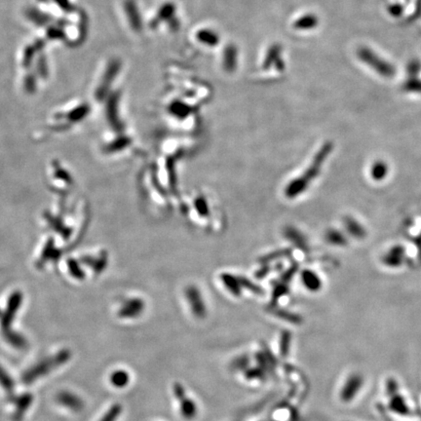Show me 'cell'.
Wrapping results in <instances>:
<instances>
[{"label": "cell", "mask_w": 421, "mask_h": 421, "mask_svg": "<svg viewBox=\"0 0 421 421\" xmlns=\"http://www.w3.org/2000/svg\"><path fill=\"white\" fill-rule=\"evenodd\" d=\"M0 384L7 393H12L14 390V381L12 377L0 366Z\"/></svg>", "instance_id": "obj_18"}, {"label": "cell", "mask_w": 421, "mask_h": 421, "mask_svg": "<svg viewBox=\"0 0 421 421\" xmlns=\"http://www.w3.org/2000/svg\"><path fill=\"white\" fill-rule=\"evenodd\" d=\"M174 15H175V5L172 2H167L161 6L156 17L151 20L150 26L152 28H155L163 20L170 21L174 18Z\"/></svg>", "instance_id": "obj_6"}, {"label": "cell", "mask_w": 421, "mask_h": 421, "mask_svg": "<svg viewBox=\"0 0 421 421\" xmlns=\"http://www.w3.org/2000/svg\"><path fill=\"white\" fill-rule=\"evenodd\" d=\"M57 401L62 406L71 409L73 411H79L84 407V402L80 399V397H78L77 395L71 392L63 391L58 393L57 397Z\"/></svg>", "instance_id": "obj_4"}, {"label": "cell", "mask_w": 421, "mask_h": 421, "mask_svg": "<svg viewBox=\"0 0 421 421\" xmlns=\"http://www.w3.org/2000/svg\"><path fill=\"white\" fill-rule=\"evenodd\" d=\"M120 67H121L120 60L113 59V60L110 61V63L108 64V66L106 68V71L104 73L102 82L99 85V88L97 89V92H96V95L99 97H103L106 95V93H107L108 89L110 88V86H111V84H112L115 76L118 74V72L120 70Z\"/></svg>", "instance_id": "obj_2"}, {"label": "cell", "mask_w": 421, "mask_h": 421, "mask_svg": "<svg viewBox=\"0 0 421 421\" xmlns=\"http://www.w3.org/2000/svg\"><path fill=\"white\" fill-rule=\"evenodd\" d=\"M32 402V396L26 394L19 397L16 404H17V410L15 411L16 418H21L26 409L29 407L30 403Z\"/></svg>", "instance_id": "obj_14"}, {"label": "cell", "mask_w": 421, "mask_h": 421, "mask_svg": "<svg viewBox=\"0 0 421 421\" xmlns=\"http://www.w3.org/2000/svg\"><path fill=\"white\" fill-rule=\"evenodd\" d=\"M390 407L393 411L398 412L400 414H407L408 413V407L406 406V403L404 402L403 399L401 396H394L390 402Z\"/></svg>", "instance_id": "obj_15"}, {"label": "cell", "mask_w": 421, "mask_h": 421, "mask_svg": "<svg viewBox=\"0 0 421 421\" xmlns=\"http://www.w3.org/2000/svg\"><path fill=\"white\" fill-rule=\"evenodd\" d=\"M170 111L174 116H177L178 118H183L190 112V108L188 105H186L183 102L180 101H174L170 105Z\"/></svg>", "instance_id": "obj_16"}, {"label": "cell", "mask_w": 421, "mask_h": 421, "mask_svg": "<svg viewBox=\"0 0 421 421\" xmlns=\"http://www.w3.org/2000/svg\"><path fill=\"white\" fill-rule=\"evenodd\" d=\"M4 336H5L6 340H7L10 344H12L14 347H17V348H23V347L26 345V340H25V338H24L23 336H21L20 334H18V333H15V332L7 331V332L5 333Z\"/></svg>", "instance_id": "obj_17"}, {"label": "cell", "mask_w": 421, "mask_h": 421, "mask_svg": "<svg viewBox=\"0 0 421 421\" xmlns=\"http://www.w3.org/2000/svg\"><path fill=\"white\" fill-rule=\"evenodd\" d=\"M188 297H189V301H190L193 313L198 317H203L206 313V309H205L204 302H202V299H201L199 292L196 289L191 288L188 290Z\"/></svg>", "instance_id": "obj_9"}, {"label": "cell", "mask_w": 421, "mask_h": 421, "mask_svg": "<svg viewBox=\"0 0 421 421\" xmlns=\"http://www.w3.org/2000/svg\"><path fill=\"white\" fill-rule=\"evenodd\" d=\"M362 383H363V380L360 376H358V375L351 376L347 380L345 386L343 387V389L341 391V394H340L341 400L344 402H348V401L352 400L353 397L357 394L358 390L361 388Z\"/></svg>", "instance_id": "obj_7"}, {"label": "cell", "mask_w": 421, "mask_h": 421, "mask_svg": "<svg viewBox=\"0 0 421 421\" xmlns=\"http://www.w3.org/2000/svg\"><path fill=\"white\" fill-rule=\"evenodd\" d=\"M110 381L111 384L117 388H123L125 386L128 385L129 381H130V376L129 373L126 370L123 369H118L112 372L111 376H110Z\"/></svg>", "instance_id": "obj_13"}, {"label": "cell", "mask_w": 421, "mask_h": 421, "mask_svg": "<svg viewBox=\"0 0 421 421\" xmlns=\"http://www.w3.org/2000/svg\"><path fill=\"white\" fill-rule=\"evenodd\" d=\"M316 23L315 18L311 17V16H306V17H302L301 19H299L297 21H295L294 26L296 28L299 29H303V28H310L313 27Z\"/></svg>", "instance_id": "obj_21"}, {"label": "cell", "mask_w": 421, "mask_h": 421, "mask_svg": "<svg viewBox=\"0 0 421 421\" xmlns=\"http://www.w3.org/2000/svg\"><path fill=\"white\" fill-rule=\"evenodd\" d=\"M237 48L229 44L223 51V67L227 72H233L237 66Z\"/></svg>", "instance_id": "obj_8"}, {"label": "cell", "mask_w": 421, "mask_h": 421, "mask_svg": "<svg viewBox=\"0 0 421 421\" xmlns=\"http://www.w3.org/2000/svg\"><path fill=\"white\" fill-rule=\"evenodd\" d=\"M280 54H281V47L278 44H274V45L270 46V48L268 49V51L266 53V57L263 60L262 67L264 69H268L271 65L276 64L277 61H279L281 59Z\"/></svg>", "instance_id": "obj_12"}, {"label": "cell", "mask_w": 421, "mask_h": 421, "mask_svg": "<svg viewBox=\"0 0 421 421\" xmlns=\"http://www.w3.org/2000/svg\"><path fill=\"white\" fill-rule=\"evenodd\" d=\"M143 308V303L138 299H134L129 301L120 310V316L124 318H132L137 316Z\"/></svg>", "instance_id": "obj_10"}, {"label": "cell", "mask_w": 421, "mask_h": 421, "mask_svg": "<svg viewBox=\"0 0 421 421\" xmlns=\"http://www.w3.org/2000/svg\"><path fill=\"white\" fill-rule=\"evenodd\" d=\"M385 172H386V170H385V168H384L383 165H377V166H375V167L373 168V170H372L373 175H374V177H376V178H379V177L383 176L384 173H385Z\"/></svg>", "instance_id": "obj_22"}, {"label": "cell", "mask_w": 421, "mask_h": 421, "mask_svg": "<svg viewBox=\"0 0 421 421\" xmlns=\"http://www.w3.org/2000/svg\"><path fill=\"white\" fill-rule=\"evenodd\" d=\"M303 282L306 285V287L309 289L312 290H316L318 289L319 286H320V282L317 279V277L311 273V272H306L305 274H303Z\"/></svg>", "instance_id": "obj_20"}, {"label": "cell", "mask_w": 421, "mask_h": 421, "mask_svg": "<svg viewBox=\"0 0 421 421\" xmlns=\"http://www.w3.org/2000/svg\"><path fill=\"white\" fill-rule=\"evenodd\" d=\"M174 395L177 400L180 401V411L182 415L186 418H192L196 415V404L185 396L184 389L180 384L174 385Z\"/></svg>", "instance_id": "obj_3"}, {"label": "cell", "mask_w": 421, "mask_h": 421, "mask_svg": "<svg viewBox=\"0 0 421 421\" xmlns=\"http://www.w3.org/2000/svg\"><path fill=\"white\" fill-rule=\"evenodd\" d=\"M196 37L201 43L208 45V46H210V47H214L219 43L218 35L214 31L210 30V29L199 30L196 34Z\"/></svg>", "instance_id": "obj_11"}, {"label": "cell", "mask_w": 421, "mask_h": 421, "mask_svg": "<svg viewBox=\"0 0 421 421\" xmlns=\"http://www.w3.org/2000/svg\"><path fill=\"white\" fill-rule=\"evenodd\" d=\"M122 407L120 404H113L102 416L99 421H116V419L121 414Z\"/></svg>", "instance_id": "obj_19"}, {"label": "cell", "mask_w": 421, "mask_h": 421, "mask_svg": "<svg viewBox=\"0 0 421 421\" xmlns=\"http://www.w3.org/2000/svg\"><path fill=\"white\" fill-rule=\"evenodd\" d=\"M70 352L68 350H61L52 358H49L47 360H43L42 362L33 365V367H30L27 369L24 374L22 375V381L25 384H30L37 378L42 377L46 373L50 372L52 369L63 364L69 360Z\"/></svg>", "instance_id": "obj_1"}, {"label": "cell", "mask_w": 421, "mask_h": 421, "mask_svg": "<svg viewBox=\"0 0 421 421\" xmlns=\"http://www.w3.org/2000/svg\"><path fill=\"white\" fill-rule=\"evenodd\" d=\"M124 7H125V11L127 13L128 19L130 21L132 28L134 31L138 32L142 27V23H141V18L139 16V12H138V9H137V6H136L134 0H126Z\"/></svg>", "instance_id": "obj_5"}]
</instances>
